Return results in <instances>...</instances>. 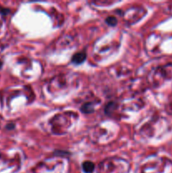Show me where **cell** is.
<instances>
[{
	"label": "cell",
	"mask_w": 172,
	"mask_h": 173,
	"mask_svg": "<svg viewBox=\"0 0 172 173\" xmlns=\"http://www.w3.org/2000/svg\"><path fill=\"white\" fill-rule=\"evenodd\" d=\"M81 110L84 113H91V112H94V107H93L91 103H85L82 106Z\"/></svg>",
	"instance_id": "3957f363"
},
{
	"label": "cell",
	"mask_w": 172,
	"mask_h": 173,
	"mask_svg": "<svg viewBox=\"0 0 172 173\" xmlns=\"http://www.w3.org/2000/svg\"><path fill=\"white\" fill-rule=\"evenodd\" d=\"M86 58V53L84 52H78L75 55H73L72 58V62L75 64H82Z\"/></svg>",
	"instance_id": "6da1fadb"
},
{
	"label": "cell",
	"mask_w": 172,
	"mask_h": 173,
	"mask_svg": "<svg viewBox=\"0 0 172 173\" xmlns=\"http://www.w3.org/2000/svg\"><path fill=\"white\" fill-rule=\"evenodd\" d=\"M105 22L107 23L109 26H115L117 24V20L113 16H109L108 18H106V19H105Z\"/></svg>",
	"instance_id": "277c9868"
},
{
	"label": "cell",
	"mask_w": 172,
	"mask_h": 173,
	"mask_svg": "<svg viewBox=\"0 0 172 173\" xmlns=\"http://www.w3.org/2000/svg\"><path fill=\"white\" fill-rule=\"evenodd\" d=\"M14 127V124H10V125L6 126V128H8V129H13Z\"/></svg>",
	"instance_id": "5b68a950"
},
{
	"label": "cell",
	"mask_w": 172,
	"mask_h": 173,
	"mask_svg": "<svg viewBox=\"0 0 172 173\" xmlns=\"http://www.w3.org/2000/svg\"><path fill=\"white\" fill-rule=\"evenodd\" d=\"M95 165L91 161H85L83 163V169L84 172L86 173H91L94 170Z\"/></svg>",
	"instance_id": "7a4b0ae2"
}]
</instances>
